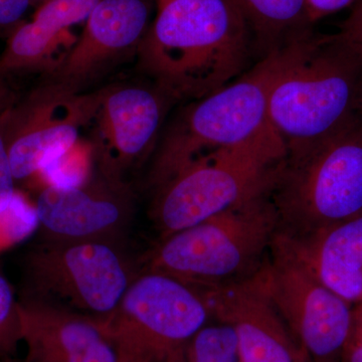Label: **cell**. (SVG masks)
Segmentation results:
<instances>
[{
	"label": "cell",
	"instance_id": "5b68a950",
	"mask_svg": "<svg viewBox=\"0 0 362 362\" xmlns=\"http://www.w3.org/2000/svg\"><path fill=\"white\" fill-rule=\"evenodd\" d=\"M292 45L259 59L233 82L187 107L159 147L150 187L157 189L201 157L249 141L268 127L271 90Z\"/></svg>",
	"mask_w": 362,
	"mask_h": 362
},
{
	"label": "cell",
	"instance_id": "6da1fadb",
	"mask_svg": "<svg viewBox=\"0 0 362 362\" xmlns=\"http://www.w3.org/2000/svg\"><path fill=\"white\" fill-rule=\"evenodd\" d=\"M255 57L246 21L230 0H159L138 45V66L169 101L202 99L247 71Z\"/></svg>",
	"mask_w": 362,
	"mask_h": 362
},
{
	"label": "cell",
	"instance_id": "2e32d148",
	"mask_svg": "<svg viewBox=\"0 0 362 362\" xmlns=\"http://www.w3.org/2000/svg\"><path fill=\"white\" fill-rule=\"evenodd\" d=\"M99 1L45 0L33 21L18 26L7 40L0 54V73L7 76L16 71H56L65 58L61 49L77 40L69 28L87 20Z\"/></svg>",
	"mask_w": 362,
	"mask_h": 362
},
{
	"label": "cell",
	"instance_id": "f546056e",
	"mask_svg": "<svg viewBox=\"0 0 362 362\" xmlns=\"http://www.w3.org/2000/svg\"><path fill=\"white\" fill-rule=\"evenodd\" d=\"M171 362H187V361H185V351L180 354V356H176Z\"/></svg>",
	"mask_w": 362,
	"mask_h": 362
},
{
	"label": "cell",
	"instance_id": "1f68e13d",
	"mask_svg": "<svg viewBox=\"0 0 362 362\" xmlns=\"http://www.w3.org/2000/svg\"><path fill=\"white\" fill-rule=\"evenodd\" d=\"M299 362H309L308 361V359H307V357L305 356L303 357V358L301 359V361H300Z\"/></svg>",
	"mask_w": 362,
	"mask_h": 362
},
{
	"label": "cell",
	"instance_id": "5bb4252c",
	"mask_svg": "<svg viewBox=\"0 0 362 362\" xmlns=\"http://www.w3.org/2000/svg\"><path fill=\"white\" fill-rule=\"evenodd\" d=\"M78 40L47 82L78 92L105 66L138 44L148 21L143 0H100Z\"/></svg>",
	"mask_w": 362,
	"mask_h": 362
},
{
	"label": "cell",
	"instance_id": "4316f807",
	"mask_svg": "<svg viewBox=\"0 0 362 362\" xmlns=\"http://www.w3.org/2000/svg\"><path fill=\"white\" fill-rule=\"evenodd\" d=\"M30 2V0H0V28L20 20Z\"/></svg>",
	"mask_w": 362,
	"mask_h": 362
},
{
	"label": "cell",
	"instance_id": "3957f363",
	"mask_svg": "<svg viewBox=\"0 0 362 362\" xmlns=\"http://www.w3.org/2000/svg\"><path fill=\"white\" fill-rule=\"evenodd\" d=\"M362 56L337 35L292 45L269 100V121L286 149L317 141L357 115Z\"/></svg>",
	"mask_w": 362,
	"mask_h": 362
},
{
	"label": "cell",
	"instance_id": "44dd1931",
	"mask_svg": "<svg viewBox=\"0 0 362 362\" xmlns=\"http://www.w3.org/2000/svg\"><path fill=\"white\" fill-rule=\"evenodd\" d=\"M37 226L35 206L16 192L9 206L0 211V252L23 242Z\"/></svg>",
	"mask_w": 362,
	"mask_h": 362
},
{
	"label": "cell",
	"instance_id": "7c38bea8",
	"mask_svg": "<svg viewBox=\"0 0 362 362\" xmlns=\"http://www.w3.org/2000/svg\"><path fill=\"white\" fill-rule=\"evenodd\" d=\"M195 290L211 320L235 331L243 362H299L306 356L256 274L232 284Z\"/></svg>",
	"mask_w": 362,
	"mask_h": 362
},
{
	"label": "cell",
	"instance_id": "7402d4cb",
	"mask_svg": "<svg viewBox=\"0 0 362 362\" xmlns=\"http://www.w3.org/2000/svg\"><path fill=\"white\" fill-rule=\"evenodd\" d=\"M23 341L20 299L0 274V358H11Z\"/></svg>",
	"mask_w": 362,
	"mask_h": 362
},
{
	"label": "cell",
	"instance_id": "603a6c76",
	"mask_svg": "<svg viewBox=\"0 0 362 362\" xmlns=\"http://www.w3.org/2000/svg\"><path fill=\"white\" fill-rule=\"evenodd\" d=\"M6 112L0 116V211H4L11 204L16 194V180L9 161L4 125Z\"/></svg>",
	"mask_w": 362,
	"mask_h": 362
},
{
	"label": "cell",
	"instance_id": "8fae6325",
	"mask_svg": "<svg viewBox=\"0 0 362 362\" xmlns=\"http://www.w3.org/2000/svg\"><path fill=\"white\" fill-rule=\"evenodd\" d=\"M35 209L44 239L54 242L118 244L133 216L127 185L103 173L75 187L42 188Z\"/></svg>",
	"mask_w": 362,
	"mask_h": 362
},
{
	"label": "cell",
	"instance_id": "e0dca14e",
	"mask_svg": "<svg viewBox=\"0 0 362 362\" xmlns=\"http://www.w3.org/2000/svg\"><path fill=\"white\" fill-rule=\"evenodd\" d=\"M287 240L328 289L362 304V214L308 239Z\"/></svg>",
	"mask_w": 362,
	"mask_h": 362
},
{
	"label": "cell",
	"instance_id": "f1b7e54d",
	"mask_svg": "<svg viewBox=\"0 0 362 362\" xmlns=\"http://www.w3.org/2000/svg\"><path fill=\"white\" fill-rule=\"evenodd\" d=\"M357 114L362 120V78L361 86H359L358 101H357Z\"/></svg>",
	"mask_w": 362,
	"mask_h": 362
},
{
	"label": "cell",
	"instance_id": "d6a6232c",
	"mask_svg": "<svg viewBox=\"0 0 362 362\" xmlns=\"http://www.w3.org/2000/svg\"></svg>",
	"mask_w": 362,
	"mask_h": 362
},
{
	"label": "cell",
	"instance_id": "4dcf8cb0",
	"mask_svg": "<svg viewBox=\"0 0 362 362\" xmlns=\"http://www.w3.org/2000/svg\"><path fill=\"white\" fill-rule=\"evenodd\" d=\"M0 362H13L11 358H0Z\"/></svg>",
	"mask_w": 362,
	"mask_h": 362
},
{
	"label": "cell",
	"instance_id": "7a4b0ae2",
	"mask_svg": "<svg viewBox=\"0 0 362 362\" xmlns=\"http://www.w3.org/2000/svg\"><path fill=\"white\" fill-rule=\"evenodd\" d=\"M279 235L302 240L362 214V120L286 149L267 192Z\"/></svg>",
	"mask_w": 362,
	"mask_h": 362
},
{
	"label": "cell",
	"instance_id": "83f0119b",
	"mask_svg": "<svg viewBox=\"0 0 362 362\" xmlns=\"http://www.w3.org/2000/svg\"><path fill=\"white\" fill-rule=\"evenodd\" d=\"M16 103V97L13 90L6 81V76L0 73V116L9 110Z\"/></svg>",
	"mask_w": 362,
	"mask_h": 362
},
{
	"label": "cell",
	"instance_id": "52a82bcc",
	"mask_svg": "<svg viewBox=\"0 0 362 362\" xmlns=\"http://www.w3.org/2000/svg\"><path fill=\"white\" fill-rule=\"evenodd\" d=\"M25 299L105 320L136 276L118 244L54 242L33 247L25 259Z\"/></svg>",
	"mask_w": 362,
	"mask_h": 362
},
{
	"label": "cell",
	"instance_id": "ba28073f",
	"mask_svg": "<svg viewBox=\"0 0 362 362\" xmlns=\"http://www.w3.org/2000/svg\"><path fill=\"white\" fill-rule=\"evenodd\" d=\"M209 320L206 302L194 288L144 271L101 322L120 362H171Z\"/></svg>",
	"mask_w": 362,
	"mask_h": 362
},
{
	"label": "cell",
	"instance_id": "277c9868",
	"mask_svg": "<svg viewBox=\"0 0 362 362\" xmlns=\"http://www.w3.org/2000/svg\"><path fill=\"white\" fill-rule=\"evenodd\" d=\"M278 230L267 192L161 239L145 270L194 289L232 284L261 269Z\"/></svg>",
	"mask_w": 362,
	"mask_h": 362
},
{
	"label": "cell",
	"instance_id": "cb8c5ba5",
	"mask_svg": "<svg viewBox=\"0 0 362 362\" xmlns=\"http://www.w3.org/2000/svg\"><path fill=\"white\" fill-rule=\"evenodd\" d=\"M342 362H362V304L352 310L349 337L343 349Z\"/></svg>",
	"mask_w": 362,
	"mask_h": 362
},
{
	"label": "cell",
	"instance_id": "30bf717a",
	"mask_svg": "<svg viewBox=\"0 0 362 362\" xmlns=\"http://www.w3.org/2000/svg\"><path fill=\"white\" fill-rule=\"evenodd\" d=\"M102 96L103 90L81 95L47 82L7 110L4 133L14 180L37 175L68 151L94 120Z\"/></svg>",
	"mask_w": 362,
	"mask_h": 362
},
{
	"label": "cell",
	"instance_id": "4fadbf2b",
	"mask_svg": "<svg viewBox=\"0 0 362 362\" xmlns=\"http://www.w3.org/2000/svg\"><path fill=\"white\" fill-rule=\"evenodd\" d=\"M169 100L158 89L124 87L105 90L96 120L102 173L122 176L151 146Z\"/></svg>",
	"mask_w": 362,
	"mask_h": 362
},
{
	"label": "cell",
	"instance_id": "484cf974",
	"mask_svg": "<svg viewBox=\"0 0 362 362\" xmlns=\"http://www.w3.org/2000/svg\"><path fill=\"white\" fill-rule=\"evenodd\" d=\"M357 1L358 0H307L309 16L314 25L326 16L354 6Z\"/></svg>",
	"mask_w": 362,
	"mask_h": 362
},
{
	"label": "cell",
	"instance_id": "9c48e42d",
	"mask_svg": "<svg viewBox=\"0 0 362 362\" xmlns=\"http://www.w3.org/2000/svg\"><path fill=\"white\" fill-rule=\"evenodd\" d=\"M256 277L309 362H342L351 304L319 280L289 240L276 233Z\"/></svg>",
	"mask_w": 362,
	"mask_h": 362
},
{
	"label": "cell",
	"instance_id": "ffe728a7",
	"mask_svg": "<svg viewBox=\"0 0 362 362\" xmlns=\"http://www.w3.org/2000/svg\"><path fill=\"white\" fill-rule=\"evenodd\" d=\"M93 146L78 139L68 151L47 164L37 175L45 187H75L89 180Z\"/></svg>",
	"mask_w": 362,
	"mask_h": 362
},
{
	"label": "cell",
	"instance_id": "ac0fdd59",
	"mask_svg": "<svg viewBox=\"0 0 362 362\" xmlns=\"http://www.w3.org/2000/svg\"><path fill=\"white\" fill-rule=\"evenodd\" d=\"M230 1L246 21L258 61L314 33L307 0Z\"/></svg>",
	"mask_w": 362,
	"mask_h": 362
},
{
	"label": "cell",
	"instance_id": "d6986e66",
	"mask_svg": "<svg viewBox=\"0 0 362 362\" xmlns=\"http://www.w3.org/2000/svg\"><path fill=\"white\" fill-rule=\"evenodd\" d=\"M187 362H243L235 331L228 324L206 323L188 341Z\"/></svg>",
	"mask_w": 362,
	"mask_h": 362
},
{
	"label": "cell",
	"instance_id": "d4e9b609",
	"mask_svg": "<svg viewBox=\"0 0 362 362\" xmlns=\"http://www.w3.org/2000/svg\"><path fill=\"white\" fill-rule=\"evenodd\" d=\"M347 45L362 56V0L352 6L351 13L337 33Z\"/></svg>",
	"mask_w": 362,
	"mask_h": 362
},
{
	"label": "cell",
	"instance_id": "9a60e30c",
	"mask_svg": "<svg viewBox=\"0 0 362 362\" xmlns=\"http://www.w3.org/2000/svg\"><path fill=\"white\" fill-rule=\"evenodd\" d=\"M20 312L23 362H120L101 321L25 298Z\"/></svg>",
	"mask_w": 362,
	"mask_h": 362
},
{
	"label": "cell",
	"instance_id": "8992f818",
	"mask_svg": "<svg viewBox=\"0 0 362 362\" xmlns=\"http://www.w3.org/2000/svg\"><path fill=\"white\" fill-rule=\"evenodd\" d=\"M285 153L270 123L249 141L181 169L156 189L151 216L161 239L266 192Z\"/></svg>",
	"mask_w": 362,
	"mask_h": 362
}]
</instances>
